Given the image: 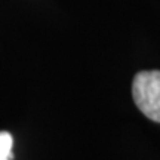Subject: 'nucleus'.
Wrapping results in <instances>:
<instances>
[{"instance_id": "obj_1", "label": "nucleus", "mask_w": 160, "mask_h": 160, "mask_svg": "<svg viewBox=\"0 0 160 160\" xmlns=\"http://www.w3.org/2000/svg\"><path fill=\"white\" fill-rule=\"evenodd\" d=\"M132 97L144 116L160 123V71H141L132 83Z\"/></svg>"}, {"instance_id": "obj_2", "label": "nucleus", "mask_w": 160, "mask_h": 160, "mask_svg": "<svg viewBox=\"0 0 160 160\" xmlns=\"http://www.w3.org/2000/svg\"><path fill=\"white\" fill-rule=\"evenodd\" d=\"M12 145H13V138L9 132H0V160H12Z\"/></svg>"}]
</instances>
